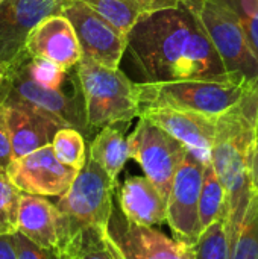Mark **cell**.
Instances as JSON below:
<instances>
[{"instance_id":"cell-32","label":"cell","mask_w":258,"mask_h":259,"mask_svg":"<svg viewBox=\"0 0 258 259\" xmlns=\"http://www.w3.org/2000/svg\"><path fill=\"white\" fill-rule=\"evenodd\" d=\"M0 259H18L15 238L11 234H0Z\"/></svg>"},{"instance_id":"cell-27","label":"cell","mask_w":258,"mask_h":259,"mask_svg":"<svg viewBox=\"0 0 258 259\" xmlns=\"http://www.w3.org/2000/svg\"><path fill=\"white\" fill-rule=\"evenodd\" d=\"M242 21L249 44L258 56V0H219Z\"/></svg>"},{"instance_id":"cell-24","label":"cell","mask_w":258,"mask_h":259,"mask_svg":"<svg viewBox=\"0 0 258 259\" xmlns=\"http://www.w3.org/2000/svg\"><path fill=\"white\" fill-rule=\"evenodd\" d=\"M227 219L208 226L195 243V259H231V238Z\"/></svg>"},{"instance_id":"cell-9","label":"cell","mask_w":258,"mask_h":259,"mask_svg":"<svg viewBox=\"0 0 258 259\" xmlns=\"http://www.w3.org/2000/svg\"><path fill=\"white\" fill-rule=\"evenodd\" d=\"M105 240L114 259H195V244L172 240L155 228L132 223L117 202Z\"/></svg>"},{"instance_id":"cell-12","label":"cell","mask_w":258,"mask_h":259,"mask_svg":"<svg viewBox=\"0 0 258 259\" xmlns=\"http://www.w3.org/2000/svg\"><path fill=\"white\" fill-rule=\"evenodd\" d=\"M78 173L56 158L52 144L12 159L8 167V175L20 191L44 197L65 194Z\"/></svg>"},{"instance_id":"cell-28","label":"cell","mask_w":258,"mask_h":259,"mask_svg":"<svg viewBox=\"0 0 258 259\" xmlns=\"http://www.w3.org/2000/svg\"><path fill=\"white\" fill-rule=\"evenodd\" d=\"M26 68L35 82H38L43 87L55 88V90L62 87L65 76H67V71H68V70H64L62 67H59L58 64L52 62V61L40 59V58H30V56L26 61Z\"/></svg>"},{"instance_id":"cell-17","label":"cell","mask_w":258,"mask_h":259,"mask_svg":"<svg viewBox=\"0 0 258 259\" xmlns=\"http://www.w3.org/2000/svg\"><path fill=\"white\" fill-rule=\"evenodd\" d=\"M116 202L125 217L138 226L155 228L167 222V199L146 176L128 178Z\"/></svg>"},{"instance_id":"cell-3","label":"cell","mask_w":258,"mask_h":259,"mask_svg":"<svg viewBox=\"0 0 258 259\" xmlns=\"http://www.w3.org/2000/svg\"><path fill=\"white\" fill-rule=\"evenodd\" d=\"M76 79L90 131L129 124L138 117L137 83L120 68H109L82 56L76 65Z\"/></svg>"},{"instance_id":"cell-33","label":"cell","mask_w":258,"mask_h":259,"mask_svg":"<svg viewBox=\"0 0 258 259\" xmlns=\"http://www.w3.org/2000/svg\"><path fill=\"white\" fill-rule=\"evenodd\" d=\"M252 193L258 194V140L255 155H254V162H252Z\"/></svg>"},{"instance_id":"cell-16","label":"cell","mask_w":258,"mask_h":259,"mask_svg":"<svg viewBox=\"0 0 258 259\" xmlns=\"http://www.w3.org/2000/svg\"><path fill=\"white\" fill-rule=\"evenodd\" d=\"M3 103L6 105L14 159L52 144L55 134L61 129L58 123H55L44 114L35 111L26 103Z\"/></svg>"},{"instance_id":"cell-23","label":"cell","mask_w":258,"mask_h":259,"mask_svg":"<svg viewBox=\"0 0 258 259\" xmlns=\"http://www.w3.org/2000/svg\"><path fill=\"white\" fill-rule=\"evenodd\" d=\"M231 259H258V194L252 193L249 206L231 243Z\"/></svg>"},{"instance_id":"cell-14","label":"cell","mask_w":258,"mask_h":259,"mask_svg":"<svg viewBox=\"0 0 258 259\" xmlns=\"http://www.w3.org/2000/svg\"><path fill=\"white\" fill-rule=\"evenodd\" d=\"M138 117L148 118L169 132L205 164L211 162L217 117L167 106L140 108Z\"/></svg>"},{"instance_id":"cell-10","label":"cell","mask_w":258,"mask_h":259,"mask_svg":"<svg viewBox=\"0 0 258 259\" xmlns=\"http://www.w3.org/2000/svg\"><path fill=\"white\" fill-rule=\"evenodd\" d=\"M70 0H5L0 5V64L8 68L27 55L32 29L50 15L62 14Z\"/></svg>"},{"instance_id":"cell-13","label":"cell","mask_w":258,"mask_h":259,"mask_svg":"<svg viewBox=\"0 0 258 259\" xmlns=\"http://www.w3.org/2000/svg\"><path fill=\"white\" fill-rule=\"evenodd\" d=\"M62 15L73 24L82 56L105 67L119 68L128 46L116 27L79 0H70L62 9Z\"/></svg>"},{"instance_id":"cell-22","label":"cell","mask_w":258,"mask_h":259,"mask_svg":"<svg viewBox=\"0 0 258 259\" xmlns=\"http://www.w3.org/2000/svg\"><path fill=\"white\" fill-rule=\"evenodd\" d=\"M102 228H84L64 246V259H114Z\"/></svg>"},{"instance_id":"cell-26","label":"cell","mask_w":258,"mask_h":259,"mask_svg":"<svg viewBox=\"0 0 258 259\" xmlns=\"http://www.w3.org/2000/svg\"><path fill=\"white\" fill-rule=\"evenodd\" d=\"M23 191H20L8 175V168L0 167V234L14 235L18 231V212Z\"/></svg>"},{"instance_id":"cell-20","label":"cell","mask_w":258,"mask_h":259,"mask_svg":"<svg viewBox=\"0 0 258 259\" xmlns=\"http://www.w3.org/2000/svg\"><path fill=\"white\" fill-rule=\"evenodd\" d=\"M198 212L201 234L219 219H227V191L211 162L205 164Z\"/></svg>"},{"instance_id":"cell-4","label":"cell","mask_w":258,"mask_h":259,"mask_svg":"<svg viewBox=\"0 0 258 259\" xmlns=\"http://www.w3.org/2000/svg\"><path fill=\"white\" fill-rule=\"evenodd\" d=\"M116 188L117 182L88 156L71 187L56 202L62 217L61 250L84 228L106 229L116 206Z\"/></svg>"},{"instance_id":"cell-18","label":"cell","mask_w":258,"mask_h":259,"mask_svg":"<svg viewBox=\"0 0 258 259\" xmlns=\"http://www.w3.org/2000/svg\"><path fill=\"white\" fill-rule=\"evenodd\" d=\"M18 232L35 244L61 252L62 217L56 206L44 196L23 193L18 212Z\"/></svg>"},{"instance_id":"cell-21","label":"cell","mask_w":258,"mask_h":259,"mask_svg":"<svg viewBox=\"0 0 258 259\" xmlns=\"http://www.w3.org/2000/svg\"><path fill=\"white\" fill-rule=\"evenodd\" d=\"M105 18L126 39L144 11L135 0H79Z\"/></svg>"},{"instance_id":"cell-25","label":"cell","mask_w":258,"mask_h":259,"mask_svg":"<svg viewBox=\"0 0 258 259\" xmlns=\"http://www.w3.org/2000/svg\"><path fill=\"white\" fill-rule=\"evenodd\" d=\"M52 147L62 164L78 171L84 168L88 159L84 134L75 127H61L53 137Z\"/></svg>"},{"instance_id":"cell-7","label":"cell","mask_w":258,"mask_h":259,"mask_svg":"<svg viewBox=\"0 0 258 259\" xmlns=\"http://www.w3.org/2000/svg\"><path fill=\"white\" fill-rule=\"evenodd\" d=\"M27 58L3 68L5 79L0 88V100L26 103L61 127H75L82 134L90 132L84 100L79 102L78 97L65 94L61 88H47L35 82L26 68Z\"/></svg>"},{"instance_id":"cell-29","label":"cell","mask_w":258,"mask_h":259,"mask_svg":"<svg viewBox=\"0 0 258 259\" xmlns=\"http://www.w3.org/2000/svg\"><path fill=\"white\" fill-rule=\"evenodd\" d=\"M14 238L18 252V259H64V255L59 250L41 247L18 231L14 234Z\"/></svg>"},{"instance_id":"cell-6","label":"cell","mask_w":258,"mask_h":259,"mask_svg":"<svg viewBox=\"0 0 258 259\" xmlns=\"http://www.w3.org/2000/svg\"><path fill=\"white\" fill-rule=\"evenodd\" d=\"M220 55L228 73L258 82V56L248 41L240 18L219 0H184Z\"/></svg>"},{"instance_id":"cell-11","label":"cell","mask_w":258,"mask_h":259,"mask_svg":"<svg viewBox=\"0 0 258 259\" xmlns=\"http://www.w3.org/2000/svg\"><path fill=\"white\" fill-rule=\"evenodd\" d=\"M205 162L190 150L181 162L167 199V225L175 240L195 244L201 235L199 197Z\"/></svg>"},{"instance_id":"cell-5","label":"cell","mask_w":258,"mask_h":259,"mask_svg":"<svg viewBox=\"0 0 258 259\" xmlns=\"http://www.w3.org/2000/svg\"><path fill=\"white\" fill-rule=\"evenodd\" d=\"M249 85L243 77L163 83L140 82L137 83V96L140 108L167 106L217 117L239 103Z\"/></svg>"},{"instance_id":"cell-15","label":"cell","mask_w":258,"mask_h":259,"mask_svg":"<svg viewBox=\"0 0 258 259\" xmlns=\"http://www.w3.org/2000/svg\"><path fill=\"white\" fill-rule=\"evenodd\" d=\"M26 52L30 58L52 61L64 70L76 67L82 59L73 24L62 14L50 15L32 29L26 41Z\"/></svg>"},{"instance_id":"cell-1","label":"cell","mask_w":258,"mask_h":259,"mask_svg":"<svg viewBox=\"0 0 258 259\" xmlns=\"http://www.w3.org/2000/svg\"><path fill=\"white\" fill-rule=\"evenodd\" d=\"M126 46L148 83L240 77L227 71L201 23L184 5L144 14Z\"/></svg>"},{"instance_id":"cell-19","label":"cell","mask_w":258,"mask_h":259,"mask_svg":"<svg viewBox=\"0 0 258 259\" xmlns=\"http://www.w3.org/2000/svg\"><path fill=\"white\" fill-rule=\"evenodd\" d=\"M122 126L123 124H111L100 129L88 150V156L96 161L114 182H117L128 159H131L128 138H125V127L122 129Z\"/></svg>"},{"instance_id":"cell-30","label":"cell","mask_w":258,"mask_h":259,"mask_svg":"<svg viewBox=\"0 0 258 259\" xmlns=\"http://www.w3.org/2000/svg\"><path fill=\"white\" fill-rule=\"evenodd\" d=\"M12 159H14V152H12V140L8 124L6 105L0 100V167L8 168Z\"/></svg>"},{"instance_id":"cell-2","label":"cell","mask_w":258,"mask_h":259,"mask_svg":"<svg viewBox=\"0 0 258 259\" xmlns=\"http://www.w3.org/2000/svg\"><path fill=\"white\" fill-rule=\"evenodd\" d=\"M258 140V82L239 103L216 118L211 164L227 191V226L231 243L252 196V162Z\"/></svg>"},{"instance_id":"cell-31","label":"cell","mask_w":258,"mask_h":259,"mask_svg":"<svg viewBox=\"0 0 258 259\" xmlns=\"http://www.w3.org/2000/svg\"><path fill=\"white\" fill-rule=\"evenodd\" d=\"M144 14L157 12L161 9H169V8H178L184 3V0H135Z\"/></svg>"},{"instance_id":"cell-34","label":"cell","mask_w":258,"mask_h":259,"mask_svg":"<svg viewBox=\"0 0 258 259\" xmlns=\"http://www.w3.org/2000/svg\"><path fill=\"white\" fill-rule=\"evenodd\" d=\"M3 79H5V73H3V67H2V64H0V88H2Z\"/></svg>"},{"instance_id":"cell-35","label":"cell","mask_w":258,"mask_h":259,"mask_svg":"<svg viewBox=\"0 0 258 259\" xmlns=\"http://www.w3.org/2000/svg\"><path fill=\"white\" fill-rule=\"evenodd\" d=\"M3 2H5V0H0V5H2V3H3Z\"/></svg>"},{"instance_id":"cell-8","label":"cell","mask_w":258,"mask_h":259,"mask_svg":"<svg viewBox=\"0 0 258 259\" xmlns=\"http://www.w3.org/2000/svg\"><path fill=\"white\" fill-rule=\"evenodd\" d=\"M129 158L137 161L144 176L169 199L175 175L189 149L148 118H141L128 137Z\"/></svg>"}]
</instances>
